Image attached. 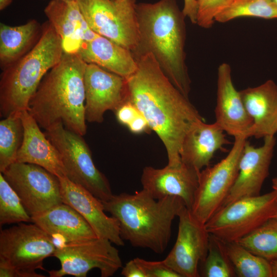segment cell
I'll use <instances>...</instances> for the list:
<instances>
[{"instance_id":"cell-32","label":"cell","mask_w":277,"mask_h":277,"mask_svg":"<svg viewBox=\"0 0 277 277\" xmlns=\"http://www.w3.org/2000/svg\"><path fill=\"white\" fill-rule=\"evenodd\" d=\"M233 0H197L196 24L209 29L212 27L215 17L225 9Z\"/></svg>"},{"instance_id":"cell-22","label":"cell","mask_w":277,"mask_h":277,"mask_svg":"<svg viewBox=\"0 0 277 277\" xmlns=\"http://www.w3.org/2000/svg\"><path fill=\"white\" fill-rule=\"evenodd\" d=\"M224 132L215 122L206 124L200 120L195 123L183 140L182 162L198 171L208 166L214 153L230 144Z\"/></svg>"},{"instance_id":"cell-13","label":"cell","mask_w":277,"mask_h":277,"mask_svg":"<svg viewBox=\"0 0 277 277\" xmlns=\"http://www.w3.org/2000/svg\"><path fill=\"white\" fill-rule=\"evenodd\" d=\"M177 217L176 240L164 261L181 277L200 276L199 266L207 255L210 234L186 206Z\"/></svg>"},{"instance_id":"cell-31","label":"cell","mask_w":277,"mask_h":277,"mask_svg":"<svg viewBox=\"0 0 277 277\" xmlns=\"http://www.w3.org/2000/svg\"><path fill=\"white\" fill-rule=\"evenodd\" d=\"M31 222L15 191L0 172V225Z\"/></svg>"},{"instance_id":"cell-2","label":"cell","mask_w":277,"mask_h":277,"mask_svg":"<svg viewBox=\"0 0 277 277\" xmlns=\"http://www.w3.org/2000/svg\"><path fill=\"white\" fill-rule=\"evenodd\" d=\"M139 43L133 54L150 53L172 84L188 97L191 80L186 63V16L175 0L136 3Z\"/></svg>"},{"instance_id":"cell-7","label":"cell","mask_w":277,"mask_h":277,"mask_svg":"<svg viewBox=\"0 0 277 277\" xmlns=\"http://www.w3.org/2000/svg\"><path fill=\"white\" fill-rule=\"evenodd\" d=\"M277 190L244 197L222 207L205 224L209 233L224 242H238L274 218Z\"/></svg>"},{"instance_id":"cell-27","label":"cell","mask_w":277,"mask_h":277,"mask_svg":"<svg viewBox=\"0 0 277 277\" xmlns=\"http://www.w3.org/2000/svg\"><path fill=\"white\" fill-rule=\"evenodd\" d=\"M21 113L3 118L0 121V172L16 162L23 138Z\"/></svg>"},{"instance_id":"cell-16","label":"cell","mask_w":277,"mask_h":277,"mask_svg":"<svg viewBox=\"0 0 277 277\" xmlns=\"http://www.w3.org/2000/svg\"><path fill=\"white\" fill-rule=\"evenodd\" d=\"M200 172L183 162L175 166L167 164L162 168L146 166L143 170L141 182L143 189L154 199L179 197L190 209Z\"/></svg>"},{"instance_id":"cell-20","label":"cell","mask_w":277,"mask_h":277,"mask_svg":"<svg viewBox=\"0 0 277 277\" xmlns=\"http://www.w3.org/2000/svg\"><path fill=\"white\" fill-rule=\"evenodd\" d=\"M21 118L23 138L16 162L37 165L58 177L66 176L59 152L41 130L38 124L28 110L22 112Z\"/></svg>"},{"instance_id":"cell-5","label":"cell","mask_w":277,"mask_h":277,"mask_svg":"<svg viewBox=\"0 0 277 277\" xmlns=\"http://www.w3.org/2000/svg\"><path fill=\"white\" fill-rule=\"evenodd\" d=\"M41 36L25 55L2 70L0 115L4 118L28 110L29 101L45 74L61 61L62 41L51 24H44Z\"/></svg>"},{"instance_id":"cell-30","label":"cell","mask_w":277,"mask_h":277,"mask_svg":"<svg viewBox=\"0 0 277 277\" xmlns=\"http://www.w3.org/2000/svg\"><path fill=\"white\" fill-rule=\"evenodd\" d=\"M200 276L232 277L236 276L227 255L224 242L210 234L209 248L204 261L201 263Z\"/></svg>"},{"instance_id":"cell-29","label":"cell","mask_w":277,"mask_h":277,"mask_svg":"<svg viewBox=\"0 0 277 277\" xmlns=\"http://www.w3.org/2000/svg\"><path fill=\"white\" fill-rule=\"evenodd\" d=\"M241 17L276 19L277 6L273 0H233L215 17V21L225 23Z\"/></svg>"},{"instance_id":"cell-6","label":"cell","mask_w":277,"mask_h":277,"mask_svg":"<svg viewBox=\"0 0 277 277\" xmlns=\"http://www.w3.org/2000/svg\"><path fill=\"white\" fill-rule=\"evenodd\" d=\"M45 134L59 152L66 176L102 202L113 196L108 180L95 166L83 136L67 129L62 122L46 130Z\"/></svg>"},{"instance_id":"cell-40","label":"cell","mask_w":277,"mask_h":277,"mask_svg":"<svg viewBox=\"0 0 277 277\" xmlns=\"http://www.w3.org/2000/svg\"><path fill=\"white\" fill-rule=\"evenodd\" d=\"M272 187L273 190H277V177L272 179Z\"/></svg>"},{"instance_id":"cell-8","label":"cell","mask_w":277,"mask_h":277,"mask_svg":"<svg viewBox=\"0 0 277 277\" xmlns=\"http://www.w3.org/2000/svg\"><path fill=\"white\" fill-rule=\"evenodd\" d=\"M57 245L53 238L36 224L20 223L1 230L0 260L23 272L25 277H44V260L53 256Z\"/></svg>"},{"instance_id":"cell-12","label":"cell","mask_w":277,"mask_h":277,"mask_svg":"<svg viewBox=\"0 0 277 277\" xmlns=\"http://www.w3.org/2000/svg\"><path fill=\"white\" fill-rule=\"evenodd\" d=\"M2 173L31 217L63 203L59 178L38 165L15 162Z\"/></svg>"},{"instance_id":"cell-41","label":"cell","mask_w":277,"mask_h":277,"mask_svg":"<svg viewBox=\"0 0 277 277\" xmlns=\"http://www.w3.org/2000/svg\"><path fill=\"white\" fill-rule=\"evenodd\" d=\"M62 1H76V2H77L78 0H62Z\"/></svg>"},{"instance_id":"cell-9","label":"cell","mask_w":277,"mask_h":277,"mask_svg":"<svg viewBox=\"0 0 277 277\" xmlns=\"http://www.w3.org/2000/svg\"><path fill=\"white\" fill-rule=\"evenodd\" d=\"M91 30L130 50L137 49L139 31L136 0H78Z\"/></svg>"},{"instance_id":"cell-1","label":"cell","mask_w":277,"mask_h":277,"mask_svg":"<svg viewBox=\"0 0 277 277\" xmlns=\"http://www.w3.org/2000/svg\"><path fill=\"white\" fill-rule=\"evenodd\" d=\"M134 56L137 67L126 78L127 99L164 144L168 165L178 166L182 162L180 152L185 135L195 123L204 119L172 84L151 53Z\"/></svg>"},{"instance_id":"cell-10","label":"cell","mask_w":277,"mask_h":277,"mask_svg":"<svg viewBox=\"0 0 277 277\" xmlns=\"http://www.w3.org/2000/svg\"><path fill=\"white\" fill-rule=\"evenodd\" d=\"M248 137L234 138L227 155L214 166L202 169L190 209L199 222L205 224L223 206L238 176L239 162Z\"/></svg>"},{"instance_id":"cell-34","label":"cell","mask_w":277,"mask_h":277,"mask_svg":"<svg viewBox=\"0 0 277 277\" xmlns=\"http://www.w3.org/2000/svg\"><path fill=\"white\" fill-rule=\"evenodd\" d=\"M114 112L117 122L126 127L140 113L135 106L128 100L121 105Z\"/></svg>"},{"instance_id":"cell-15","label":"cell","mask_w":277,"mask_h":277,"mask_svg":"<svg viewBox=\"0 0 277 277\" xmlns=\"http://www.w3.org/2000/svg\"><path fill=\"white\" fill-rule=\"evenodd\" d=\"M264 139V144L259 147H254L246 140L239 162L238 176L222 207L242 198L260 195L263 183L269 175L276 143L274 136H268Z\"/></svg>"},{"instance_id":"cell-33","label":"cell","mask_w":277,"mask_h":277,"mask_svg":"<svg viewBox=\"0 0 277 277\" xmlns=\"http://www.w3.org/2000/svg\"><path fill=\"white\" fill-rule=\"evenodd\" d=\"M134 259L143 270L146 277H181L164 260L151 261L140 258Z\"/></svg>"},{"instance_id":"cell-36","label":"cell","mask_w":277,"mask_h":277,"mask_svg":"<svg viewBox=\"0 0 277 277\" xmlns=\"http://www.w3.org/2000/svg\"><path fill=\"white\" fill-rule=\"evenodd\" d=\"M121 274L125 277H146L143 270L134 259L122 267Z\"/></svg>"},{"instance_id":"cell-24","label":"cell","mask_w":277,"mask_h":277,"mask_svg":"<svg viewBox=\"0 0 277 277\" xmlns=\"http://www.w3.org/2000/svg\"><path fill=\"white\" fill-rule=\"evenodd\" d=\"M87 63H93L125 78L136 70L137 64L129 50L97 34L83 43L78 53Z\"/></svg>"},{"instance_id":"cell-19","label":"cell","mask_w":277,"mask_h":277,"mask_svg":"<svg viewBox=\"0 0 277 277\" xmlns=\"http://www.w3.org/2000/svg\"><path fill=\"white\" fill-rule=\"evenodd\" d=\"M44 12L60 37L65 53H78L83 43L96 34L87 23L77 2L51 0Z\"/></svg>"},{"instance_id":"cell-17","label":"cell","mask_w":277,"mask_h":277,"mask_svg":"<svg viewBox=\"0 0 277 277\" xmlns=\"http://www.w3.org/2000/svg\"><path fill=\"white\" fill-rule=\"evenodd\" d=\"M215 123L228 134L251 136L253 121L247 112L240 91L234 87L230 65H219L217 72Z\"/></svg>"},{"instance_id":"cell-3","label":"cell","mask_w":277,"mask_h":277,"mask_svg":"<svg viewBox=\"0 0 277 277\" xmlns=\"http://www.w3.org/2000/svg\"><path fill=\"white\" fill-rule=\"evenodd\" d=\"M87 64L78 53H64L59 63L44 76L28 111L45 130L62 122L68 130L85 135L84 76Z\"/></svg>"},{"instance_id":"cell-25","label":"cell","mask_w":277,"mask_h":277,"mask_svg":"<svg viewBox=\"0 0 277 277\" xmlns=\"http://www.w3.org/2000/svg\"><path fill=\"white\" fill-rule=\"evenodd\" d=\"M43 26L35 19L11 26L0 24V67L6 68L28 53L37 44Z\"/></svg>"},{"instance_id":"cell-18","label":"cell","mask_w":277,"mask_h":277,"mask_svg":"<svg viewBox=\"0 0 277 277\" xmlns=\"http://www.w3.org/2000/svg\"><path fill=\"white\" fill-rule=\"evenodd\" d=\"M58 178L63 203L77 211L88 223L97 237L107 239L118 246H124L118 223L114 217L106 214L102 202L66 176Z\"/></svg>"},{"instance_id":"cell-35","label":"cell","mask_w":277,"mask_h":277,"mask_svg":"<svg viewBox=\"0 0 277 277\" xmlns=\"http://www.w3.org/2000/svg\"><path fill=\"white\" fill-rule=\"evenodd\" d=\"M129 131L134 134H141L151 130L147 121L140 113L127 126Z\"/></svg>"},{"instance_id":"cell-43","label":"cell","mask_w":277,"mask_h":277,"mask_svg":"<svg viewBox=\"0 0 277 277\" xmlns=\"http://www.w3.org/2000/svg\"><path fill=\"white\" fill-rule=\"evenodd\" d=\"M273 2L275 3V5H276L277 6V0H273Z\"/></svg>"},{"instance_id":"cell-4","label":"cell","mask_w":277,"mask_h":277,"mask_svg":"<svg viewBox=\"0 0 277 277\" xmlns=\"http://www.w3.org/2000/svg\"><path fill=\"white\" fill-rule=\"evenodd\" d=\"M102 203L105 211L117 221L123 240L157 254L167 247L173 221L186 206L179 197L155 199L143 189L134 194H113Z\"/></svg>"},{"instance_id":"cell-14","label":"cell","mask_w":277,"mask_h":277,"mask_svg":"<svg viewBox=\"0 0 277 277\" xmlns=\"http://www.w3.org/2000/svg\"><path fill=\"white\" fill-rule=\"evenodd\" d=\"M86 120L101 123L108 110L114 111L128 100L126 78L93 63H87L84 76Z\"/></svg>"},{"instance_id":"cell-23","label":"cell","mask_w":277,"mask_h":277,"mask_svg":"<svg viewBox=\"0 0 277 277\" xmlns=\"http://www.w3.org/2000/svg\"><path fill=\"white\" fill-rule=\"evenodd\" d=\"M53 238L69 243L97 237L93 229L74 208L62 203L37 215L31 222Z\"/></svg>"},{"instance_id":"cell-26","label":"cell","mask_w":277,"mask_h":277,"mask_svg":"<svg viewBox=\"0 0 277 277\" xmlns=\"http://www.w3.org/2000/svg\"><path fill=\"white\" fill-rule=\"evenodd\" d=\"M227 255L239 277H272L271 263L238 242H224Z\"/></svg>"},{"instance_id":"cell-42","label":"cell","mask_w":277,"mask_h":277,"mask_svg":"<svg viewBox=\"0 0 277 277\" xmlns=\"http://www.w3.org/2000/svg\"><path fill=\"white\" fill-rule=\"evenodd\" d=\"M274 219H275L276 220H277V210H276V213H275V216L274 217Z\"/></svg>"},{"instance_id":"cell-11","label":"cell","mask_w":277,"mask_h":277,"mask_svg":"<svg viewBox=\"0 0 277 277\" xmlns=\"http://www.w3.org/2000/svg\"><path fill=\"white\" fill-rule=\"evenodd\" d=\"M112 244L96 237L57 245L53 256L60 261L61 267L47 272L51 277H85L91 269L97 268L102 277L111 276L122 267L119 252Z\"/></svg>"},{"instance_id":"cell-21","label":"cell","mask_w":277,"mask_h":277,"mask_svg":"<svg viewBox=\"0 0 277 277\" xmlns=\"http://www.w3.org/2000/svg\"><path fill=\"white\" fill-rule=\"evenodd\" d=\"M240 91L248 115L253 121L251 136H274L277 132V85L269 80L262 84Z\"/></svg>"},{"instance_id":"cell-38","label":"cell","mask_w":277,"mask_h":277,"mask_svg":"<svg viewBox=\"0 0 277 277\" xmlns=\"http://www.w3.org/2000/svg\"><path fill=\"white\" fill-rule=\"evenodd\" d=\"M13 2V0H0V10H3L8 7Z\"/></svg>"},{"instance_id":"cell-39","label":"cell","mask_w":277,"mask_h":277,"mask_svg":"<svg viewBox=\"0 0 277 277\" xmlns=\"http://www.w3.org/2000/svg\"><path fill=\"white\" fill-rule=\"evenodd\" d=\"M272 277H277V260L270 262Z\"/></svg>"},{"instance_id":"cell-28","label":"cell","mask_w":277,"mask_h":277,"mask_svg":"<svg viewBox=\"0 0 277 277\" xmlns=\"http://www.w3.org/2000/svg\"><path fill=\"white\" fill-rule=\"evenodd\" d=\"M238 242L269 262L277 260V220H269Z\"/></svg>"},{"instance_id":"cell-37","label":"cell","mask_w":277,"mask_h":277,"mask_svg":"<svg viewBox=\"0 0 277 277\" xmlns=\"http://www.w3.org/2000/svg\"><path fill=\"white\" fill-rule=\"evenodd\" d=\"M183 12L192 24H196L197 1V0H184Z\"/></svg>"}]
</instances>
